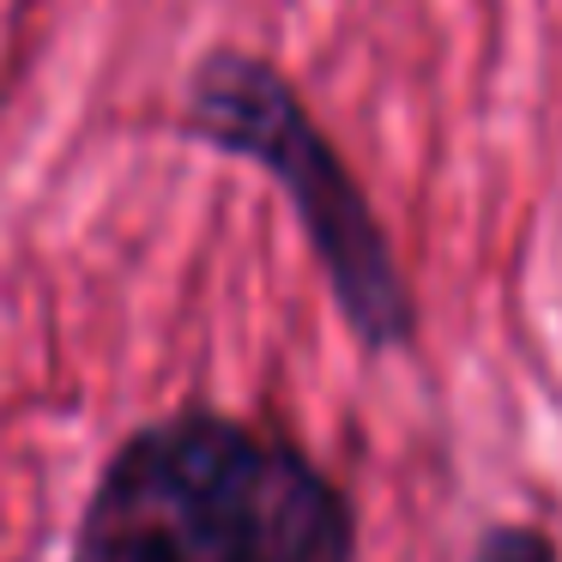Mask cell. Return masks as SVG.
<instances>
[{
    "label": "cell",
    "instance_id": "1",
    "mask_svg": "<svg viewBox=\"0 0 562 562\" xmlns=\"http://www.w3.org/2000/svg\"><path fill=\"white\" fill-rule=\"evenodd\" d=\"M345 496L279 436L164 417L110 460L74 562H351Z\"/></svg>",
    "mask_w": 562,
    "mask_h": 562
},
{
    "label": "cell",
    "instance_id": "2",
    "mask_svg": "<svg viewBox=\"0 0 562 562\" xmlns=\"http://www.w3.org/2000/svg\"><path fill=\"white\" fill-rule=\"evenodd\" d=\"M194 110H200V127L212 139H224V146L272 164V176H284V188H291L296 212H303L308 236H315L321 260L333 272V291H339V303L363 327V339L369 345L405 339L412 303H405V284H400V272H393L387 248L375 236V218L357 200V188L339 170V158L327 151V139L308 127L296 98L279 86V74L224 55L200 79Z\"/></svg>",
    "mask_w": 562,
    "mask_h": 562
},
{
    "label": "cell",
    "instance_id": "3",
    "mask_svg": "<svg viewBox=\"0 0 562 562\" xmlns=\"http://www.w3.org/2000/svg\"><path fill=\"white\" fill-rule=\"evenodd\" d=\"M472 562H557V550L538 532H526V526H508V532H490Z\"/></svg>",
    "mask_w": 562,
    "mask_h": 562
}]
</instances>
